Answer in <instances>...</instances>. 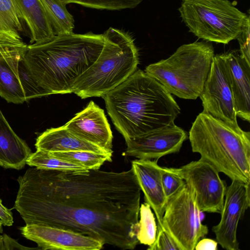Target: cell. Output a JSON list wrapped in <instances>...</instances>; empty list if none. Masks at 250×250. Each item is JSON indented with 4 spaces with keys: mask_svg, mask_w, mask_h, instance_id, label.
<instances>
[{
    "mask_svg": "<svg viewBox=\"0 0 250 250\" xmlns=\"http://www.w3.org/2000/svg\"><path fill=\"white\" fill-rule=\"evenodd\" d=\"M14 208L25 224L70 230L122 250L139 244L141 188L131 168L66 172L28 168Z\"/></svg>",
    "mask_w": 250,
    "mask_h": 250,
    "instance_id": "1",
    "label": "cell"
},
{
    "mask_svg": "<svg viewBox=\"0 0 250 250\" xmlns=\"http://www.w3.org/2000/svg\"><path fill=\"white\" fill-rule=\"evenodd\" d=\"M102 98L125 140L173 125L180 113L172 95L140 69Z\"/></svg>",
    "mask_w": 250,
    "mask_h": 250,
    "instance_id": "2",
    "label": "cell"
},
{
    "mask_svg": "<svg viewBox=\"0 0 250 250\" xmlns=\"http://www.w3.org/2000/svg\"><path fill=\"white\" fill-rule=\"evenodd\" d=\"M104 43L103 34L92 32L56 35L28 45L24 59L47 96L71 93L75 81L98 59Z\"/></svg>",
    "mask_w": 250,
    "mask_h": 250,
    "instance_id": "3",
    "label": "cell"
},
{
    "mask_svg": "<svg viewBox=\"0 0 250 250\" xmlns=\"http://www.w3.org/2000/svg\"><path fill=\"white\" fill-rule=\"evenodd\" d=\"M192 151L231 180L250 185V132L202 111L189 129Z\"/></svg>",
    "mask_w": 250,
    "mask_h": 250,
    "instance_id": "4",
    "label": "cell"
},
{
    "mask_svg": "<svg viewBox=\"0 0 250 250\" xmlns=\"http://www.w3.org/2000/svg\"><path fill=\"white\" fill-rule=\"evenodd\" d=\"M103 35L104 43L98 59L73 84V93L82 99L102 97L137 70L139 52L130 34L109 27Z\"/></svg>",
    "mask_w": 250,
    "mask_h": 250,
    "instance_id": "5",
    "label": "cell"
},
{
    "mask_svg": "<svg viewBox=\"0 0 250 250\" xmlns=\"http://www.w3.org/2000/svg\"><path fill=\"white\" fill-rule=\"evenodd\" d=\"M214 56L207 42L185 44L168 58L148 65L145 72L171 94L195 100L203 90Z\"/></svg>",
    "mask_w": 250,
    "mask_h": 250,
    "instance_id": "6",
    "label": "cell"
},
{
    "mask_svg": "<svg viewBox=\"0 0 250 250\" xmlns=\"http://www.w3.org/2000/svg\"><path fill=\"white\" fill-rule=\"evenodd\" d=\"M179 11L195 36L223 44L236 39L248 16L229 0H182Z\"/></svg>",
    "mask_w": 250,
    "mask_h": 250,
    "instance_id": "7",
    "label": "cell"
},
{
    "mask_svg": "<svg viewBox=\"0 0 250 250\" xmlns=\"http://www.w3.org/2000/svg\"><path fill=\"white\" fill-rule=\"evenodd\" d=\"M201 211L194 189L186 184L167 200L162 225L181 250H194L208 233V227L201 220Z\"/></svg>",
    "mask_w": 250,
    "mask_h": 250,
    "instance_id": "8",
    "label": "cell"
},
{
    "mask_svg": "<svg viewBox=\"0 0 250 250\" xmlns=\"http://www.w3.org/2000/svg\"><path fill=\"white\" fill-rule=\"evenodd\" d=\"M175 168L186 184L194 189L200 210L221 212L227 186L213 166L200 159Z\"/></svg>",
    "mask_w": 250,
    "mask_h": 250,
    "instance_id": "9",
    "label": "cell"
},
{
    "mask_svg": "<svg viewBox=\"0 0 250 250\" xmlns=\"http://www.w3.org/2000/svg\"><path fill=\"white\" fill-rule=\"evenodd\" d=\"M199 97L202 101L203 112L234 127H239L222 54L214 55Z\"/></svg>",
    "mask_w": 250,
    "mask_h": 250,
    "instance_id": "10",
    "label": "cell"
},
{
    "mask_svg": "<svg viewBox=\"0 0 250 250\" xmlns=\"http://www.w3.org/2000/svg\"><path fill=\"white\" fill-rule=\"evenodd\" d=\"M221 220L213 227L217 243L227 250H238L237 239L238 222L250 206V185L231 180L227 187Z\"/></svg>",
    "mask_w": 250,
    "mask_h": 250,
    "instance_id": "11",
    "label": "cell"
},
{
    "mask_svg": "<svg viewBox=\"0 0 250 250\" xmlns=\"http://www.w3.org/2000/svg\"><path fill=\"white\" fill-rule=\"evenodd\" d=\"M188 133L173 124L125 140V153L139 159L158 160L179 152Z\"/></svg>",
    "mask_w": 250,
    "mask_h": 250,
    "instance_id": "12",
    "label": "cell"
},
{
    "mask_svg": "<svg viewBox=\"0 0 250 250\" xmlns=\"http://www.w3.org/2000/svg\"><path fill=\"white\" fill-rule=\"evenodd\" d=\"M20 230L25 238L35 242L41 250H100L104 246L98 239L59 228L26 224Z\"/></svg>",
    "mask_w": 250,
    "mask_h": 250,
    "instance_id": "13",
    "label": "cell"
},
{
    "mask_svg": "<svg viewBox=\"0 0 250 250\" xmlns=\"http://www.w3.org/2000/svg\"><path fill=\"white\" fill-rule=\"evenodd\" d=\"M65 127L78 137L113 153V135L104 110L91 101Z\"/></svg>",
    "mask_w": 250,
    "mask_h": 250,
    "instance_id": "14",
    "label": "cell"
},
{
    "mask_svg": "<svg viewBox=\"0 0 250 250\" xmlns=\"http://www.w3.org/2000/svg\"><path fill=\"white\" fill-rule=\"evenodd\" d=\"M230 85L237 116L250 121V63L240 51L222 54Z\"/></svg>",
    "mask_w": 250,
    "mask_h": 250,
    "instance_id": "15",
    "label": "cell"
},
{
    "mask_svg": "<svg viewBox=\"0 0 250 250\" xmlns=\"http://www.w3.org/2000/svg\"><path fill=\"white\" fill-rule=\"evenodd\" d=\"M158 160L136 159L131 162V168L144 194L145 202L154 211L157 224L162 225L167 199L161 178V168Z\"/></svg>",
    "mask_w": 250,
    "mask_h": 250,
    "instance_id": "16",
    "label": "cell"
},
{
    "mask_svg": "<svg viewBox=\"0 0 250 250\" xmlns=\"http://www.w3.org/2000/svg\"><path fill=\"white\" fill-rule=\"evenodd\" d=\"M26 50H0V96L8 103L27 101L18 75L19 61Z\"/></svg>",
    "mask_w": 250,
    "mask_h": 250,
    "instance_id": "17",
    "label": "cell"
},
{
    "mask_svg": "<svg viewBox=\"0 0 250 250\" xmlns=\"http://www.w3.org/2000/svg\"><path fill=\"white\" fill-rule=\"evenodd\" d=\"M35 145L37 150L48 152L86 150L112 154L78 137L64 125L47 129L38 137Z\"/></svg>",
    "mask_w": 250,
    "mask_h": 250,
    "instance_id": "18",
    "label": "cell"
},
{
    "mask_svg": "<svg viewBox=\"0 0 250 250\" xmlns=\"http://www.w3.org/2000/svg\"><path fill=\"white\" fill-rule=\"evenodd\" d=\"M32 153L26 142L12 129L0 110V166L21 169Z\"/></svg>",
    "mask_w": 250,
    "mask_h": 250,
    "instance_id": "19",
    "label": "cell"
},
{
    "mask_svg": "<svg viewBox=\"0 0 250 250\" xmlns=\"http://www.w3.org/2000/svg\"><path fill=\"white\" fill-rule=\"evenodd\" d=\"M30 30V44L47 42L55 35L41 0H14Z\"/></svg>",
    "mask_w": 250,
    "mask_h": 250,
    "instance_id": "20",
    "label": "cell"
},
{
    "mask_svg": "<svg viewBox=\"0 0 250 250\" xmlns=\"http://www.w3.org/2000/svg\"><path fill=\"white\" fill-rule=\"evenodd\" d=\"M21 21L14 0H0V49L27 47L21 36Z\"/></svg>",
    "mask_w": 250,
    "mask_h": 250,
    "instance_id": "21",
    "label": "cell"
},
{
    "mask_svg": "<svg viewBox=\"0 0 250 250\" xmlns=\"http://www.w3.org/2000/svg\"><path fill=\"white\" fill-rule=\"evenodd\" d=\"M55 36L73 33L74 20L60 0H41Z\"/></svg>",
    "mask_w": 250,
    "mask_h": 250,
    "instance_id": "22",
    "label": "cell"
},
{
    "mask_svg": "<svg viewBox=\"0 0 250 250\" xmlns=\"http://www.w3.org/2000/svg\"><path fill=\"white\" fill-rule=\"evenodd\" d=\"M26 164L37 168L66 172L86 173L89 170L78 164L54 155L50 152L37 150L32 153Z\"/></svg>",
    "mask_w": 250,
    "mask_h": 250,
    "instance_id": "23",
    "label": "cell"
},
{
    "mask_svg": "<svg viewBox=\"0 0 250 250\" xmlns=\"http://www.w3.org/2000/svg\"><path fill=\"white\" fill-rule=\"evenodd\" d=\"M54 155L81 166L87 169L97 170L105 162H111L112 154L86 150L50 152Z\"/></svg>",
    "mask_w": 250,
    "mask_h": 250,
    "instance_id": "24",
    "label": "cell"
},
{
    "mask_svg": "<svg viewBox=\"0 0 250 250\" xmlns=\"http://www.w3.org/2000/svg\"><path fill=\"white\" fill-rule=\"evenodd\" d=\"M139 214L140 220L137 238L139 244L150 246L154 243L157 235L155 218L150 205L146 202L140 206Z\"/></svg>",
    "mask_w": 250,
    "mask_h": 250,
    "instance_id": "25",
    "label": "cell"
},
{
    "mask_svg": "<svg viewBox=\"0 0 250 250\" xmlns=\"http://www.w3.org/2000/svg\"><path fill=\"white\" fill-rule=\"evenodd\" d=\"M64 4L76 3L100 10H121L135 8L143 0H60Z\"/></svg>",
    "mask_w": 250,
    "mask_h": 250,
    "instance_id": "26",
    "label": "cell"
},
{
    "mask_svg": "<svg viewBox=\"0 0 250 250\" xmlns=\"http://www.w3.org/2000/svg\"><path fill=\"white\" fill-rule=\"evenodd\" d=\"M18 75L27 101L33 98L47 96L33 78L25 61L24 56L19 61Z\"/></svg>",
    "mask_w": 250,
    "mask_h": 250,
    "instance_id": "27",
    "label": "cell"
},
{
    "mask_svg": "<svg viewBox=\"0 0 250 250\" xmlns=\"http://www.w3.org/2000/svg\"><path fill=\"white\" fill-rule=\"evenodd\" d=\"M161 178L167 200L176 193L186 184L173 167H161Z\"/></svg>",
    "mask_w": 250,
    "mask_h": 250,
    "instance_id": "28",
    "label": "cell"
},
{
    "mask_svg": "<svg viewBox=\"0 0 250 250\" xmlns=\"http://www.w3.org/2000/svg\"><path fill=\"white\" fill-rule=\"evenodd\" d=\"M157 232L154 243L148 250H181L178 244L162 225L157 224Z\"/></svg>",
    "mask_w": 250,
    "mask_h": 250,
    "instance_id": "29",
    "label": "cell"
},
{
    "mask_svg": "<svg viewBox=\"0 0 250 250\" xmlns=\"http://www.w3.org/2000/svg\"><path fill=\"white\" fill-rule=\"evenodd\" d=\"M236 39L240 45V52L242 57L250 63V17L246 19L241 31Z\"/></svg>",
    "mask_w": 250,
    "mask_h": 250,
    "instance_id": "30",
    "label": "cell"
},
{
    "mask_svg": "<svg viewBox=\"0 0 250 250\" xmlns=\"http://www.w3.org/2000/svg\"><path fill=\"white\" fill-rule=\"evenodd\" d=\"M41 250L38 248L26 247L19 244L16 240L11 238L6 234L0 235V250Z\"/></svg>",
    "mask_w": 250,
    "mask_h": 250,
    "instance_id": "31",
    "label": "cell"
},
{
    "mask_svg": "<svg viewBox=\"0 0 250 250\" xmlns=\"http://www.w3.org/2000/svg\"><path fill=\"white\" fill-rule=\"evenodd\" d=\"M0 220L4 226L10 227L13 225V217L11 209H8L2 205L0 198Z\"/></svg>",
    "mask_w": 250,
    "mask_h": 250,
    "instance_id": "32",
    "label": "cell"
},
{
    "mask_svg": "<svg viewBox=\"0 0 250 250\" xmlns=\"http://www.w3.org/2000/svg\"><path fill=\"white\" fill-rule=\"evenodd\" d=\"M217 241L209 238H204L199 240L196 246V250H217Z\"/></svg>",
    "mask_w": 250,
    "mask_h": 250,
    "instance_id": "33",
    "label": "cell"
},
{
    "mask_svg": "<svg viewBox=\"0 0 250 250\" xmlns=\"http://www.w3.org/2000/svg\"><path fill=\"white\" fill-rule=\"evenodd\" d=\"M2 223L0 220V233L2 232Z\"/></svg>",
    "mask_w": 250,
    "mask_h": 250,
    "instance_id": "34",
    "label": "cell"
}]
</instances>
